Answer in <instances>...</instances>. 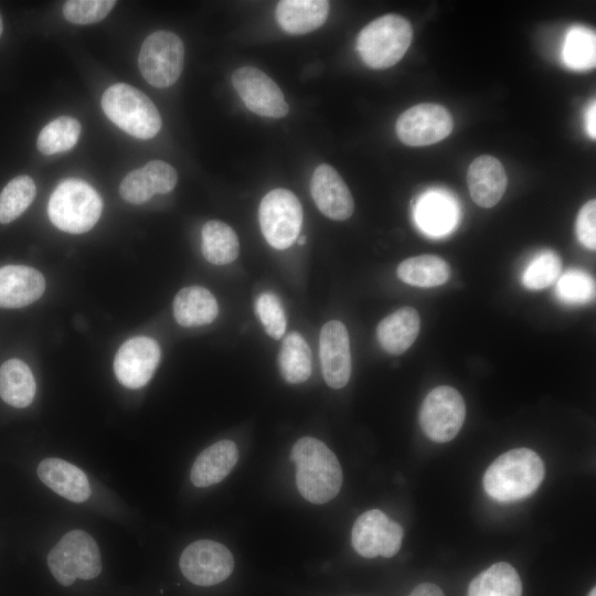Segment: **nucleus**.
<instances>
[{
    "label": "nucleus",
    "mask_w": 596,
    "mask_h": 596,
    "mask_svg": "<svg viewBox=\"0 0 596 596\" xmlns=\"http://www.w3.org/2000/svg\"><path fill=\"white\" fill-rule=\"evenodd\" d=\"M180 568L189 582L199 586H212L231 575L234 557L223 544L212 540H199L182 552Z\"/></svg>",
    "instance_id": "9d476101"
},
{
    "label": "nucleus",
    "mask_w": 596,
    "mask_h": 596,
    "mask_svg": "<svg viewBox=\"0 0 596 596\" xmlns=\"http://www.w3.org/2000/svg\"><path fill=\"white\" fill-rule=\"evenodd\" d=\"M555 292L567 305H584L594 299L595 283L585 272L568 269L557 278Z\"/></svg>",
    "instance_id": "f704fd0d"
},
{
    "label": "nucleus",
    "mask_w": 596,
    "mask_h": 596,
    "mask_svg": "<svg viewBox=\"0 0 596 596\" xmlns=\"http://www.w3.org/2000/svg\"><path fill=\"white\" fill-rule=\"evenodd\" d=\"M588 596H596V589H595V587L592 588V590L588 593Z\"/></svg>",
    "instance_id": "79ce46f5"
},
{
    "label": "nucleus",
    "mask_w": 596,
    "mask_h": 596,
    "mask_svg": "<svg viewBox=\"0 0 596 596\" xmlns=\"http://www.w3.org/2000/svg\"><path fill=\"white\" fill-rule=\"evenodd\" d=\"M255 309L266 333L280 339L286 331V316L279 299L273 292H263L256 299Z\"/></svg>",
    "instance_id": "c9c22d12"
},
{
    "label": "nucleus",
    "mask_w": 596,
    "mask_h": 596,
    "mask_svg": "<svg viewBox=\"0 0 596 596\" xmlns=\"http://www.w3.org/2000/svg\"><path fill=\"white\" fill-rule=\"evenodd\" d=\"M467 596H522L520 576L511 564L496 563L470 582Z\"/></svg>",
    "instance_id": "cd10ccee"
},
{
    "label": "nucleus",
    "mask_w": 596,
    "mask_h": 596,
    "mask_svg": "<svg viewBox=\"0 0 596 596\" xmlns=\"http://www.w3.org/2000/svg\"><path fill=\"white\" fill-rule=\"evenodd\" d=\"M49 568L63 586H71L77 578L93 579L102 572L97 543L83 530L66 533L47 555Z\"/></svg>",
    "instance_id": "423d86ee"
},
{
    "label": "nucleus",
    "mask_w": 596,
    "mask_h": 596,
    "mask_svg": "<svg viewBox=\"0 0 596 596\" xmlns=\"http://www.w3.org/2000/svg\"><path fill=\"white\" fill-rule=\"evenodd\" d=\"M296 465L299 493L309 502L322 504L333 499L342 486V469L337 456L313 437L298 439L290 453Z\"/></svg>",
    "instance_id": "f257e3e1"
},
{
    "label": "nucleus",
    "mask_w": 596,
    "mask_h": 596,
    "mask_svg": "<svg viewBox=\"0 0 596 596\" xmlns=\"http://www.w3.org/2000/svg\"><path fill=\"white\" fill-rule=\"evenodd\" d=\"M184 46L181 39L170 31H156L143 41L138 66L143 78L158 88L169 87L181 75Z\"/></svg>",
    "instance_id": "6e6552de"
},
{
    "label": "nucleus",
    "mask_w": 596,
    "mask_h": 596,
    "mask_svg": "<svg viewBox=\"0 0 596 596\" xmlns=\"http://www.w3.org/2000/svg\"><path fill=\"white\" fill-rule=\"evenodd\" d=\"M298 243H299L300 245H304V244L306 243V237L302 236V235H301V236H298Z\"/></svg>",
    "instance_id": "a19ab883"
},
{
    "label": "nucleus",
    "mask_w": 596,
    "mask_h": 596,
    "mask_svg": "<svg viewBox=\"0 0 596 596\" xmlns=\"http://www.w3.org/2000/svg\"><path fill=\"white\" fill-rule=\"evenodd\" d=\"M103 202L99 194L86 182L68 179L61 182L51 194L47 213L60 230L81 234L89 231L99 220Z\"/></svg>",
    "instance_id": "39448f33"
},
{
    "label": "nucleus",
    "mask_w": 596,
    "mask_h": 596,
    "mask_svg": "<svg viewBox=\"0 0 596 596\" xmlns=\"http://www.w3.org/2000/svg\"><path fill=\"white\" fill-rule=\"evenodd\" d=\"M279 370L291 384L307 381L311 374V351L306 340L291 332L283 340L278 354Z\"/></svg>",
    "instance_id": "c756f323"
},
{
    "label": "nucleus",
    "mask_w": 596,
    "mask_h": 596,
    "mask_svg": "<svg viewBox=\"0 0 596 596\" xmlns=\"http://www.w3.org/2000/svg\"><path fill=\"white\" fill-rule=\"evenodd\" d=\"M232 83L251 111L270 118H281L288 114L289 107L281 89L260 70L240 67L234 71Z\"/></svg>",
    "instance_id": "ddd939ff"
},
{
    "label": "nucleus",
    "mask_w": 596,
    "mask_h": 596,
    "mask_svg": "<svg viewBox=\"0 0 596 596\" xmlns=\"http://www.w3.org/2000/svg\"><path fill=\"white\" fill-rule=\"evenodd\" d=\"M329 13L326 0H283L276 7V20L289 34H305L321 26Z\"/></svg>",
    "instance_id": "b1692460"
},
{
    "label": "nucleus",
    "mask_w": 596,
    "mask_h": 596,
    "mask_svg": "<svg viewBox=\"0 0 596 596\" xmlns=\"http://www.w3.org/2000/svg\"><path fill=\"white\" fill-rule=\"evenodd\" d=\"M562 260L553 251L539 253L522 274V284L531 290H542L552 285L561 274Z\"/></svg>",
    "instance_id": "72a5a7b5"
},
{
    "label": "nucleus",
    "mask_w": 596,
    "mask_h": 596,
    "mask_svg": "<svg viewBox=\"0 0 596 596\" xmlns=\"http://www.w3.org/2000/svg\"><path fill=\"white\" fill-rule=\"evenodd\" d=\"M421 319L413 307H402L380 321L376 337L380 345L390 354L404 353L416 340Z\"/></svg>",
    "instance_id": "5701e85b"
},
{
    "label": "nucleus",
    "mask_w": 596,
    "mask_h": 596,
    "mask_svg": "<svg viewBox=\"0 0 596 596\" xmlns=\"http://www.w3.org/2000/svg\"><path fill=\"white\" fill-rule=\"evenodd\" d=\"M404 530L377 509L362 513L354 522L351 533L352 546L366 558L379 555L394 556L401 547Z\"/></svg>",
    "instance_id": "9b49d317"
},
{
    "label": "nucleus",
    "mask_w": 596,
    "mask_h": 596,
    "mask_svg": "<svg viewBox=\"0 0 596 596\" xmlns=\"http://www.w3.org/2000/svg\"><path fill=\"white\" fill-rule=\"evenodd\" d=\"M38 476L55 493L72 502H84L91 497L89 481L84 471L61 458L42 460Z\"/></svg>",
    "instance_id": "aec40b11"
},
{
    "label": "nucleus",
    "mask_w": 596,
    "mask_h": 596,
    "mask_svg": "<svg viewBox=\"0 0 596 596\" xmlns=\"http://www.w3.org/2000/svg\"><path fill=\"white\" fill-rule=\"evenodd\" d=\"M36 385L29 365L19 359H9L0 366V397L17 408L29 406Z\"/></svg>",
    "instance_id": "a878e982"
},
{
    "label": "nucleus",
    "mask_w": 596,
    "mask_h": 596,
    "mask_svg": "<svg viewBox=\"0 0 596 596\" xmlns=\"http://www.w3.org/2000/svg\"><path fill=\"white\" fill-rule=\"evenodd\" d=\"M160 355V347L155 339L134 337L125 341L115 355V375L128 389L142 387L152 377Z\"/></svg>",
    "instance_id": "4468645a"
},
{
    "label": "nucleus",
    "mask_w": 596,
    "mask_h": 596,
    "mask_svg": "<svg viewBox=\"0 0 596 596\" xmlns=\"http://www.w3.org/2000/svg\"><path fill=\"white\" fill-rule=\"evenodd\" d=\"M81 134L77 119L63 116L49 123L39 134L36 146L43 155H54L70 150Z\"/></svg>",
    "instance_id": "7c9ffc66"
},
{
    "label": "nucleus",
    "mask_w": 596,
    "mask_h": 596,
    "mask_svg": "<svg viewBox=\"0 0 596 596\" xmlns=\"http://www.w3.org/2000/svg\"><path fill=\"white\" fill-rule=\"evenodd\" d=\"M405 284L432 288L444 285L450 277V266L439 256L425 254L404 259L396 269Z\"/></svg>",
    "instance_id": "bb28decb"
},
{
    "label": "nucleus",
    "mask_w": 596,
    "mask_h": 596,
    "mask_svg": "<svg viewBox=\"0 0 596 596\" xmlns=\"http://www.w3.org/2000/svg\"><path fill=\"white\" fill-rule=\"evenodd\" d=\"M458 214L456 201L440 191L423 194L414 212L418 227L430 236L449 233L458 222Z\"/></svg>",
    "instance_id": "4be33fe9"
},
{
    "label": "nucleus",
    "mask_w": 596,
    "mask_h": 596,
    "mask_svg": "<svg viewBox=\"0 0 596 596\" xmlns=\"http://www.w3.org/2000/svg\"><path fill=\"white\" fill-rule=\"evenodd\" d=\"M2 30H3V24H2V19H1V15H0V35L2 33Z\"/></svg>",
    "instance_id": "37998d69"
},
{
    "label": "nucleus",
    "mask_w": 596,
    "mask_h": 596,
    "mask_svg": "<svg viewBox=\"0 0 596 596\" xmlns=\"http://www.w3.org/2000/svg\"><path fill=\"white\" fill-rule=\"evenodd\" d=\"M565 64L574 70H589L595 66L596 38L586 28H573L568 31L563 50Z\"/></svg>",
    "instance_id": "473e14b6"
},
{
    "label": "nucleus",
    "mask_w": 596,
    "mask_h": 596,
    "mask_svg": "<svg viewBox=\"0 0 596 596\" xmlns=\"http://www.w3.org/2000/svg\"><path fill=\"white\" fill-rule=\"evenodd\" d=\"M407 596H445L440 587L433 583L417 585Z\"/></svg>",
    "instance_id": "58836bf2"
},
{
    "label": "nucleus",
    "mask_w": 596,
    "mask_h": 596,
    "mask_svg": "<svg viewBox=\"0 0 596 596\" xmlns=\"http://www.w3.org/2000/svg\"><path fill=\"white\" fill-rule=\"evenodd\" d=\"M105 115L127 134L149 139L161 128V116L152 100L136 87L117 83L102 96Z\"/></svg>",
    "instance_id": "20e7f679"
},
{
    "label": "nucleus",
    "mask_w": 596,
    "mask_h": 596,
    "mask_svg": "<svg viewBox=\"0 0 596 596\" xmlns=\"http://www.w3.org/2000/svg\"><path fill=\"white\" fill-rule=\"evenodd\" d=\"M45 290L44 276L24 265L0 268V308H21L36 301Z\"/></svg>",
    "instance_id": "6ab92c4d"
},
{
    "label": "nucleus",
    "mask_w": 596,
    "mask_h": 596,
    "mask_svg": "<svg viewBox=\"0 0 596 596\" xmlns=\"http://www.w3.org/2000/svg\"><path fill=\"white\" fill-rule=\"evenodd\" d=\"M507 174L494 157L482 155L472 160L467 172V184L473 202L481 207L494 206L507 189Z\"/></svg>",
    "instance_id": "a211bd4d"
},
{
    "label": "nucleus",
    "mask_w": 596,
    "mask_h": 596,
    "mask_svg": "<svg viewBox=\"0 0 596 596\" xmlns=\"http://www.w3.org/2000/svg\"><path fill=\"white\" fill-rule=\"evenodd\" d=\"M177 181L178 174L172 166L161 160H152L129 172L120 183L119 193L126 202L141 204L157 193H169Z\"/></svg>",
    "instance_id": "f3484780"
},
{
    "label": "nucleus",
    "mask_w": 596,
    "mask_h": 596,
    "mask_svg": "<svg viewBox=\"0 0 596 596\" xmlns=\"http://www.w3.org/2000/svg\"><path fill=\"white\" fill-rule=\"evenodd\" d=\"M412 39L413 28L408 20L391 13L373 20L360 31L356 50L369 67L385 70L401 61Z\"/></svg>",
    "instance_id": "7ed1b4c3"
},
{
    "label": "nucleus",
    "mask_w": 596,
    "mask_h": 596,
    "mask_svg": "<svg viewBox=\"0 0 596 596\" xmlns=\"http://www.w3.org/2000/svg\"><path fill=\"white\" fill-rule=\"evenodd\" d=\"M201 249L205 259L211 264L226 265L238 256V237L230 225L212 220L202 227Z\"/></svg>",
    "instance_id": "c85d7f7f"
},
{
    "label": "nucleus",
    "mask_w": 596,
    "mask_h": 596,
    "mask_svg": "<svg viewBox=\"0 0 596 596\" xmlns=\"http://www.w3.org/2000/svg\"><path fill=\"white\" fill-rule=\"evenodd\" d=\"M586 129L592 139L596 138V104L589 106L587 111Z\"/></svg>",
    "instance_id": "ea45409f"
},
{
    "label": "nucleus",
    "mask_w": 596,
    "mask_h": 596,
    "mask_svg": "<svg viewBox=\"0 0 596 596\" xmlns=\"http://www.w3.org/2000/svg\"><path fill=\"white\" fill-rule=\"evenodd\" d=\"M321 371L332 389L345 386L351 376L350 339L345 326L332 320L323 324L319 337Z\"/></svg>",
    "instance_id": "2eb2a0df"
},
{
    "label": "nucleus",
    "mask_w": 596,
    "mask_h": 596,
    "mask_svg": "<svg viewBox=\"0 0 596 596\" xmlns=\"http://www.w3.org/2000/svg\"><path fill=\"white\" fill-rule=\"evenodd\" d=\"M466 417V404L454 387L441 385L433 389L419 409V424L424 434L436 443L456 437Z\"/></svg>",
    "instance_id": "1a4fd4ad"
},
{
    "label": "nucleus",
    "mask_w": 596,
    "mask_h": 596,
    "mask_svg": "<svg viewBox=\"0 0 596 596\" xmlns=\"http://www.w3.org/2000/svg\"><path fill=\"white\" fill-rule=\"evenodd\" d=\"M219 313V305L210 290L201 286L182 288L173 300V316L182 327L211 323Z\"/></svg>",
    "instance_id": "393cba45"
},
{
    "label": "nucleus",
    "mask_w": 596,
    "mask_h": 596,
    "mask_svg": "<svg viewBox=\"0 0 596 596\" xmlns=\"http://www.w3.org/2000/svg\"><path fill=\"white\" fill-rule=\"evenodd\" d=\"M311 196L327 217L336 221L348 220L354 211L352 194L334 168L319 164L310 182Z\"/></svg>",
    "instance_id": "dca6fc26"
},
{
    "label": "nucleus",
    "mask_w": 596,
    "mask_h": 596,
    "mask_svg": "<svg viewBox=\"0 0 596 596\" xmlns=\"http://www.w3.org/2000/svg\"><path fill=\"white\" fill-rule=\"evenodd\" d=\"M238 459L234 441L223 439L205 448L192 465L190 478L199 488H206L222 481L234 468Z\"/></svg>",
    "instance_id": "412c9836"
},
{
    "label": "nucleus",
    "mask_w": 596,
    "mask_h": 596,
    "mask_svg": "<svg viewBox=\"0 0 596 596\" xmlns=\"http://www.w3.org/2000/svg\"><path fill=\"white\" fill-rule=\"evenodd\" d=\"M575 231L578 241L588 249L596 248V201L589 200L579 210Z\"/></svg>",
    "instance_id": "4c0bfd02"
},
{
    "label": "nucleus",
    "mask_w": 596,
    "mask_h": 596,
    "mask_svg": "<svg viewBox=\"0 0 596 596\" xmlns=\"http://www.w3.org/2000/svg\"><path fill=\"white\" fill-rule=\"evenodd\" d=\"M115 4L114 0H70L63 6V14L72 23L89 24L103 20Z\"/></svg>",
    "instance_id": "e433bc0d"
},
{
    "label": "nucleus",
    "mask_w": 596,
    "mask_h": 596,
    "mask_svg": "<svg viewBox=\"0 0 596 596\" xmlns=\"http://www.w3.org/2000/svg\"><path fill=\"white\" fill-rule=\"evenodd\" d=\"M35 193L36 187L31 177L12 179L0 193V223L7 224L19 217L30 206Z\"/></svg>",
    "instance_id": "2f4dec72"
},
{
    "label": "nucleus",
    "mask_w": 596,
    "mask_h": 596,
    "mask_svg": "<svg viewBox=\"0 0 596 596\" xmlns=\"http://www.w3.org/2000/svg\"><path fill=\"white\" fill-rule=\"evenodd\" d=\"M545 467L529 448L511 449L499 456L486 470L483 488L499 502H513L531 496L541 485Z\"/></svg>",
    "instance_id": "f03ea898"
},
{
    "label": "nucleus",
    "mask_w": 596,
    "mask_h": 596,
    "mask_svg": "<svg viewBox=\"0 0 596 596\" xmlns=\"http://www.w3.org/2000/svg\"><path fill=\"white\" fill-rule=\"evenodd\" d=\"M395 129L403 143L423 147L445 139L453 130V118L444 106L423 103L401 114Z\"/></svg>",
    "instance_id": "f8f14e48"
},
{
    "label": "nucleus",
    "mask_w": 596,
    "mask_h": 596,
    "mask_svg": "<svg viewBox=\"0 0 596 596\" xmlns=\"http://www.w3.org/2000/svg\"><path fill=\"white\" fill-rule=\"evenodd\" d=\"M302 206L289 190L275 189L260 201L258 220L267 243L276 249H286L298 238L302 225Z\"/></svg>",
    "instance_id": "0eeeda50"
}]
</instances>
